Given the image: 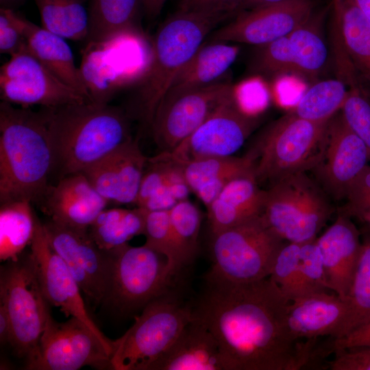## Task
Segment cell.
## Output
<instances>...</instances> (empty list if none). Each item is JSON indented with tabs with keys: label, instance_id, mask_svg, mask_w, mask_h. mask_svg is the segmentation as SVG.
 <instances>
[{
	"label": "cell",
	"instance_id": "cell-48",
	"mask_svg": "<svg viewBox=\"0 0 370 370\" xmlns=\"http://www.w3.org/2000/svg\"><path fill=\"white\" fill-rule=\"evenodd\" d=\"M12 338V325L9 316L4 308L0 304V341L3 344H11Z\"/></svg>",
	"mask_w": 370,
	"mask_h": 370
},
{
	"label": "cell",
	"instance_id": "cell-51",
	"mask_svg": "<svg viewBox=\"0 0 370 370\" xmlns=\"http://www.w3.org/2000/svg\"><path fill=\"white\" fill-rule=\"evenodd\" d=\"M19 1L21 0H0L1 4L3 5V7L1 8H8L9 5L18 3Z\"/></svg>",
	"mask_w": 370,
	"mask_h": 370
},
{
	"label": "cell",
	"instance_id": "cell-52",
	"mask_svg": "<svg viewBox=\"0 0 370 370\" xmlns=\"http://www.w3.org/2000/svg\"><path fill=\"white\" fill-rule=\"evenodd\" d=\"M362 223L365 224V226L366 227V232L370 233V215L367 217Z\"/></svg>",
	"mask_w": 370,
	"mask_h": 370
},
{
	"label": "cell",
	"instance_id": "cell-6",
	"mask_svg": "<svg viewBox=\"0 0 370 370\" xmlns=\"http://www.w3.org/2000/svg\"><path fill=\"white\" fill-rule=\"evenodd\" d=\"M329 198L306 172L297 173L270 184L261 217L283 241L304 243L314 240L331 217Z\"/></svg>",
	"mask_w": 370,
	"mask_h": 370
},
{
	"label": "cell",
	"instance_id": "cell-16",
	"mask_svg": "<svg viewBox=\"0 0 370 370\" xmlns=\"http://www.w3.org/2000/svg\"><path fill=\"white\" fill-rule=\"evenodd\" d=\"M369 160L367 146L339 111L328 121L320 156L311 171L330 198L341 200Z\"/></svg>",
	"mask_w": 370,
	"mask_h": 370
},
{
	"label": "cell",
	"instance_id": "cell-41",
	"mask_svg": "<svg viewBox=\"0 0 370 370\" xmlns=\"http://www.w3.org/2000/svg\"><path fill=\"white\" fill-rule=\"evenodd\" d=\"M340 112L347 126L365 144L370 156V102L361 86L349 88Z\"/></svg>",
	"mask_w": 370,
	"mask_h": 370
},
{
	"label": "cell",
	"instance_id": "cell-24",
	"mask_svg": "<svg viewBox=\"0 0 370 370\" xmlns=\"http://www.w3.org/2000/svg\"><path fill=\"white\" fill-rule=\"evenodd\" d=\"M334 53L344 55L370 84V20L353 0H332Z\"/></svg>",
	"mask_w": 370,
	"mask_h": 370
},
{
	"label": "cell",
	"instance_id": "cell-30",
	"mask_svg": "<svg viewBox=\"0 0 370 370\" xmlns=\"http://www.w3.org/2000/svg\"><path fill=\"white\" fill-rule=\"evenodd\" d=\"M239 53L236 45L205 41L177 74L168 91L201 87L223 79Z\"/></svg>",
	"mask_w": 370,
	"mask_h": 370
},
{
	"label": "cell",
	"instance_id": "cell-3",
	"mask_svg": "<svg viewBox=\"0 0 370 370\" xmlns=\"http://www.w3.org/2000/svg\"><path fill=\"white\" fill-rule=\"evenodd\" d=\"M54 153L42 110L0 103V203L40 201L54 169Z\"/></svg>",
	"mask_w": 370,
	"mask_h": 370
},
{
	"label": "cell",
	"instance_id": "cell-46",
	"mask_svg": "<svg viewBox=\"0 0 370 370\" xmlns=\"http://www.w3.org/2000/svg\"><path fill=\"white\" fill-rule=\"evenodd\" d=\"M243 0H181L179 9L185 11H213L234 15L242 10Z\"/></svg>",
	"mask_w": 370,
	"mask_h": 370
},
{
	"label": "cell",
	"instance_id": "cell-42",
	"mask_svg": "<svg viewBox=\"0 0 370 370\" xmlns=\"http://www.w3.org/2000/svg\"><path fill=\"white\" fill-rule=\"evenodd\" d=\"M301 244L284 241L275 256L269 277L288 300L297 278Z\"/></svg>",
	"mask_w": 370,
	"mask_h": 370
},
{
	"label": "cell",
	"instance_id": "cell-11",
	"mask_svg": "<svg viewBox=\"0 0 370 370\" xmlns=\"http://www.w3.org/2000/svg\"><path fill=\"white\" fill-rule=\"evenodd\" d=\"M112 352L82 321L57 322L49 314L38 346L25 361L29 370H77L89 366L112 369Z\"/></svg>",
	"mask_w": 370,
	"mask_h": 370
},
{
	"label": "cell",
	"instance_id": "cell-29",
	"mask_svg": "<svg viewBox=\"0 0 370 370\" xmlns=\"http://www.w3.org/2000/svg\"><path fill=\"white\" fill-rule=\"evenodd\" d=\"M180 164L188 187L206 208L230 181L254 175V157L250 151L241 157H203Z\"/></svg>",
	"mask_w": 370,
	"mask_h": 370
},
{
	"label": "cell",
	"instance_id": "cell-27",
	"mask_svg": "<svg viewBox=\"0 0 370 370\" xmlns=\"http://www.w3.org/2000/svg\"><path fill=\"white\" fill-rule=\"evenodd\" d=\"M149 370H225L212 333L194 319Z\"/></svg>",
	"mask_w": 370,
	"mask_h": 370
},
{
	"label": "cell",
	"instance_id": "cell-5",
	"mask_svg": "<svg viewBox=\"0 0 370 370\" xmlns=\"http://www.w3.org/2000/svg\"><path fill=\"white\" fill-rule=\"evenodd\" d=\"M328 122L316 123L289 112L269 124L249 151L258 184L311 171L321 154Z\"/></svg>",
	"mask_w": 370,
	"mask_h": 370
},
{
	"label": "cell",
	"instance_id": "cell-39",
	"mask_svg": "<svg viewBox=\"0 0 370 370\" xmlns=\"http://www.w3.org/2000/svg\"><path fill=\"white\" fill-rule=\"evenodd\" d=\"M329 290L323 258L315 239L301 243L297 278L290 300Z\"/></svg>",
	"mask_w": 370,
	"mask_h": 370
},
{
	"label": "cell",
	"instance_id": "cell-31",
	"mask_svg": "<svg viewBox=\"0 0 370 370\" xmlns=\"http://www.w3.org/2000/svg\"><path fill=\"white\" fill-rule=\"evenodd\" d=\"M143 0H90L87 42H100L133 34L143 36L139 24Z\"/></svg>",
	"mask_w": 370,
	"mask_h": 370
},
{
	"label": "cell",
	"instance_id": "cell-37",
	"mask_svg": "<svg viewBox=\"0 0 370 370\" xmlns=\"http://www.w3.org/2000/svg\"><path fill=\"white\" fill-rule=\"evenodd\" d=\"M349 87L340 79L317 82L302 95L291 112L299 118L326 123L340 111Z\"/></svg>",
	"mask_w": 370,
	"mask_h": 370
},
{
	"label": "cell",
	"instance_id": "cell-13",
	"mask_svg": "<svg viewBox=\"0 0 370 370\" xmlns=\"http://www.w3.org/2000/svg\"><path fill=\"white\" fill-rule=\"evenodd\" d=\"M42 225L50 246L67 266L88 304L104 303L110 282V251L99 248L88 230L51 219Z\"/></svg>",
	"mask_w": 370,
	"mask_h": 370
},
{
	"label": "cell",
	"instance_id": "cell-43",
	"mask_svg": "<svg viewBox=\"0 0 370 370\" xmlns=\"http://www.w3.org/2000/svg\"><path fill=\"white\" fill-rule=\"evenodd\" d=\"M346 204L340 210L350 218L362 222L370 215V166L368 164L350 185Z\"/></svg>",
	"mask_w": 370,
	"mask_h": 370
},
{
	"label": "cell",
	"instance_id": "cell-21",
	"mask_svg": "<svg viewBox=\"0 0 370 370\" xmlns=\"http://www.w3.org/2000/svg\"><path fill=\"white\" fill-rule=\"evenodd\" d=\"M345 300L328 291L297 297L289 301L286 325L295 341L336 338L345 317Z\"/></svg>",
	"mask_w": 370,
	"mask_h": 370
},
{
	"label": "cell",
	"instance_id": "cell-26",
	"mask_svg": "<svg viewBox=\"0 0 370 370\" xmlns=\"http://www.w3.org/2000/svg\"><path fill=\"white\" fill-rule=\"evenodd\" d=\"M264 199L254 174L232 180L207 208L211 234L261 216Z\"/></svg>",
	"mask_w": 370,
	"mask_h": 370
},
{
	"label": "cell",
	"instance_id": "cell-17",
	"mask_svg": "<svg viewBox=\"0 0 370 370\" xmlns=\"http://www.w3.org/2000/svg\"><path fill=\"white\" fill-rule=\"evenodd\" d=\"M313 0H291L243 10L214 30L206 41L261 46L282 38L313 14Z\"/></svg>",
	"mask_w": 370,
	"mask_h": 370
},
{
	"label": "cell",
	"instance_id": "cell-14",
	"mask_svg": "<svg viewBox=\"0 0 370 370\" xmlns=\"http://www.w3.org/2000/svg\"><path fill=\"white\" fill-rule=\"evenodd\" d=\"M0 94L1 101L23 108L90 102L58 79L27 49L1 66Z\"/></svg>",
	"mask_w": 370,
	"mask_h": 370
},
{
	"label": "cell",
	"instance_id": "cell-15",
	"mask_svg": "<svg viewBox=\"0 0 370 370\" xmlns=\"http://www.w3.org/2000/svg\"><path fill=\"white\" fill-rule=\"evenodd\" d=\"M257 125L238 102L235 88L212 114L172 152L179 163L209 156H233Z\"/></svg>",
	"mask_w": 370,
	"mask_h": 370
},
{
	"label": "cell",
	"instance_id": "cell-25",
	"mask_svg": "<svg viewBox=\"0 0 370 370\" xmlns=\"http://www.w3.org/2000/svg\"><path fill=\"white\" fill-rule=\"evenodd\" d=\"M118 36L103 42H87L82 51L79 69L93 103H108L129 81L121 68Z\"/></svg>",
	"mask_w": 370,
	"mask_h": 370
},
{
	"label": "cell",
	"instance_id": "cell-19",
	"mask_svg": "<svg viewBox=\"0 0 370 370\" xmlns=\"http://www.w3.org/2000/svg\"><path fill=\"white\" fill-rule=\"evenodd\" d=\"M147 161L132 138L81 173L109 202L135 205Z\"/></svg>",
	"mask_w": 370,
	"mask_h": 370
},
{
	"label": "cell",
	"instance_id": "cell-32",
	"mask_svg": "<svg viewBox=\"0 0 370 370\" xmlns=\"http://www.w3.org/2000/svg\"><path fill=\"white\" fill-rule=\"evenodd\" d=\"M325 10L313 13L289 35L293 61V73L312 78L323 70L328 50L323 36L322 22Z\"/></svg>",
	"mask_w": 370,
	"mask_h": 370
},
{
	"label": "cell",
	"instance_id": "cell-4",
	"mask_svg": "<svg viewBox=\"0 0 370 370\" xmlns=\"http://www.w3.org/2000/svg\"><path fill=\"white\" fill-rule=\"evenodd\" d=\"M61 178L81 173L131 136V118L123 108L92 102L42 107Z\"/></svg>",
	"mask_w": 370,
	"mask_h": 370
},
{
	"label": "cell",
	"instance_id": "cell-45",
	"mask_svg": "<svg viewBox=\"0 0 370 370\" xmlns=\"http://www.w3.org/2000/svg\"><path fill=\"white\" fill-rule=\"evenodd\" d=\"M328 362L330 370H370V346H356L336 349Z\"/></svg>",
	"mask_w": 370,
	"mask_h": 370
},
{
	"label": "cell",
	"instance_id": "cell-44",
	"mask_svg": "<svg viewBox=\"0 0 370 370\" xmlns=\"http://www.w3.org/2000/svg\"><path fill=\"white\" fill-rule=\"evenodd\" d=\"M27 49L26 38L16 22L14 11L0 9V52L10 56Z\"/></svg>",
	"mask_w": 370,
	"mask_h": 370
},
{
	"label": "cell",
	"instance_id": "cell-38",
	"mask_svg": "<svg viewBox=\"0 0 370 370\" xmlns=\"http://www.w3.org/2000/svg\"><path fill=\"white\" fill-rule=\"evenodd\" d=\"M169 212L175 243L184 267L196 256L201 214L188 199L179 201Z\"/></svg>",
	"mask_w": 370,
	"mask_h": 370
},
{
	"label": "cell",
	"instance_id": "cell-50",
	"mask_svg": "<svg viewBox=\"0 0 370 370\" xmlns=\"http://www.w3.org/2000/svg\"><path fill=\"white\" fill-rule=\"evenodd\" d=\"M291 0H243L242 10H248L256 8L282 3Z\"/></svg>",
	"mask_w": 370,
	"mask_h": 370
},
{
	"label": "cell",
	"instance_id": "cell-10",
	"mask_svg": "<svg viewBox=\"0 0 370 370\" xmlns=\"http://www.w3.org/2000/svg\"><path fill=\"white\" fill-rule=\"evenodd\" d=\"M212 235L210 251L214 275L235 282L269 277L275 256L284 241L261 216Z\"/></svg>",
	"mask_w": 370,
	"mask_h": 370
},
{
	"label": "cell",
	"instance_id": "cell-28",
	"mask_svg": "<svg viewBox=\"0 0 370 370\" xmlns=\"http://www.w3.org/2000/svg\"><path fill=\"white\" fill-rule=\"evenodd\" d=\"M180 163L170 153L148 159L135 206L147 211L169 210L190 192Z\"/></svg>",
	"mask_w": 370,
	"mask_h": 370
},
{
	"label": "cell",
	"instance_id": "cell-35",
	"mask_svg": "<svg viewBox=\"0 0 370 370\" xmlns=\"http://www.w3.org/2000/svg\"><path fill=\"white\" fill-rule=\"evenodd\" d=\"M42 27L65 39L86 40L89 15L84 0H34Z\"/></svg>",
	"mask_w": 370,
	"mask_h": 370
},
{
	"label": "cell",
	"instance_id": "cell-22",
	"mask_svg": "<svg viewBox=\"0 0 370 370\" xmlns=\"http://www.w3.org/2000/svg\"><path fill=\"white\" fill-rule=\"evenodd\" d=\"M315 242L321 252L330 290L345 300L359 258L360 232L351 218L339 212Z\"/></svg>",
	"mask_w": 370,
	"mask_h": 370
},
{
	"label": "cell",
	"instance_id": "cell-47",
	"mask_svg": "<svg viewBox=\"0 0 370 370\" xmlns=\"http://www.w3.org/2000/svg\"><path fill=\"white\" fill-rule=\"evenodd\" d=\"M331 354L336 349L356 346H370V318L343 337L329 341Z\"/></svg>",
	"mask_w": 370,
	"mask_h": 370
},
{
	"label": "cell",
	"instance_id": "cell-12",
	"mask_svg": "<svg viewBox=\"0 0 370 370\" xmlns=\"http://www.w3.org/2000/svg\"><path fill=\"white\" fill-rule=\"evenodd\" d=\"M234 90L231 82L223 78L201 87L168 91L149 127L161 152H172Z\"/></svg>",
	"mask_w": 370,
	"mask_h": 370
},
{
	"label": "cell",
	"instance_id": "cell-23",
	"mask_svg": "<svg viewBox=\"0 0 370 370\" xmlns=\"http://www.w3.org/2000/svg\"><path fill=\"white\" fill-rule=\"evenodd\" d=\"M27 40V49L64 84L92 102L73 51L65 38L29 21L14 12Z\"/></svg>",
	"mask_w": 370,
	"mask_h": 370
},
{
	"label": "cell",
	"instance_id": "cell-9",
	"mask_svg": "<svg viewBox=\"0 0 370 370\" xmlns=\"http://www.w3.org/2000/svg\"><path fill=\"white\" fill-rule=\"evenodd\" d=\"M110 275L104 303L130 314L169 293L176 276L166 258L146 245L109 251Z\"/></svg>",
	"mask_w": 370,
	"mask_h": 370
},
{
	"label": "cell",
	"instance_id": "cell-33",
	"mask_svg": "<svg viewBox=\"0 0 370 370\" xmlns=\"http://www.w3.org/2000/svg\"><path fill=\"white\" fill-rule=\"evenodd\" d=\"M146 211L138 206L106 208L90 225L88 233L99 248L113 250L143 235Z\"/></svg>",
	"mask_w": 370,
	"mask_h": 370
},
{
	"label": "cell",
	"instance_id": "cell-36",
	"mask_svg": "<svg viewBox=\"0 0 370 370\" xmlns=\"http://www.w3.org/2000/svg\"><path fill=\"white\" fill-rule=\"evenodd\" d=\"M347 310L336 338L345 336L370 318V233L366 232L350 286L345 299Z\"/></svg>",
	"mask_w": 370,
	"mask_h": 370
},
{
	"label": "cell",
	"instance_id": "cell-49",
	"mask_svg": "<svg viewBox=\"0 0 370 370\" xmlns=\"http://www.w3.org/2000/svg\"><path fill=\"white\" fill-rule=\"evenodd\" d=\"M167 0H143V11L150 18L158 16Z\"/></svg>",
	"mask_w": 370,
	"mask_h": 370
},
{
	"label": "cell",
	"instance_id": "cell-7",
	"mask_svg": "<svg viewBox=\"0 0 370 370\" xmlns=\"http://www.w3.org/2000/svg\"><path fill=\"white\" fill-rule=\"evenodd\" d=\"M193 319V308L169 293L150 301L134 324L114 340L112 369L149 370Z\"/></svg>",
	"mask_w": 370,
	"mask_h": 370
},
{
	"label": "cell",
	"instance_id": "cell-2",
	"mask_svg": "<svg viewBox=\"0 0 370 370\" xmlns=\"http://www.w3.org/2000/svg\"><path fill=\"white\" fill-rule=\"evenodd\" d=\"M234 14L178 10L158 29L147 66L137 82L126 110L150 127L155 112L174 78L208 36Z\"/></svg>",
	"mask_w": 370,
	"mask_h": 370
},
{
	"label": "cell",
	"instance_id": "cell-34",
	"mask_svg": "<svg viewBox=\"0 0 370 370\" xmlns=\"http://www.w3.org/2000/svg\"><path fill=\"white\" fill-rule=\"evenodd\" d=\"M37 217L28 201L1 204L0 260H16L30 246L36 230Z\"/></svg>",
	"mask_w": 370,
	"mask_h": 370
},
{
	"label": "cell",
	"instance_id": "cell-40",
	"mask_svg": "<svg viewBox=\"0 0 370 370\" xmlns=\"http://www.w3.org/2000/svg\"><path fill=\"white\" fill-rule=\"evenodd\" d=\"M145 245L164 255L175 275L183 268L175 243L169 210L146 211Z\"/></svg>",
	"mask_w": 370,
	"mask_h": 370
},
{
	"label": "cell",
	"instance_id": "cell-18",
	"mask_svg": "<svg viewBox=\"0 0 370 370\" xmlns=\"http://www.w3.org/2000/svg\"><path fill=\"white\" fill-rule=\"evenodd\" d=\"M38 280L49 304L66 317H74L86 325L112 352L114 341L106 337L87 310L81 288L62 259L50 246L42 225L36 218L34 236L30 245Z\"/></svg>",
	"mask_w": 370,
	"mask_h": 370
},
{
	"label": "cell",
	"instance_id": "cell-1",
	"mask_svg": "<svg viewBox=\"0 0 370 370\" xmlns=\"http://www.w3.org/2000/svg\"><path fill=\"white\" fill-rule=\"evenodd\" d=\"M288 302L269 278L235 282L208 271L192 308L216 339L225 370H300L325 357L324 347L318 339L291 337Z\"/></svg>",
	"mask_w": 370,
	"mask_h": 370
},
{
	"label": "cell",
	"instance_id": "cell-20",
	"mask_svg": "<svg viewBox=\"0 0 370 370\" xmlns=\"http://www.w3.org/2000/svg\"><path fill=\"white\" fill-rule=\"evenodd\" d=\"M42 200L49 219L82 230H88L109 203L82 173L64 176L56 185L49 186Z\"/></svg>",
	"mask_w": 370,
	"mask_h": 370
},
{
	"label": "cell",
	"instance_id": "cell-8",
	"mask_svg": "<svg viewBox=\"0 0 370 370\" xmlns=\"http://www.w3.org/2000/svg\"><path fill=\"white\" fill-rule=\"evenodd\" d=\"M0 301L12 325L10 345L26 361L37 347L51 314L31 252L1 267Z\"/></svg>",
	"mask_w": 370,
	"mask_h": 370
}]
</instances>
